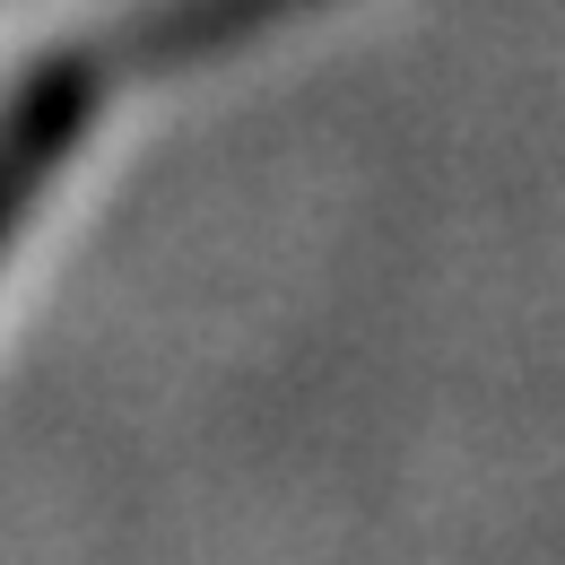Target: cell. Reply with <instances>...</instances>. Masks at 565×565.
<instances>
[{
  "mask_svg": "<svg viewBox=\"0 0 565 565\" xmlns=\"http://www.w3.org/2000/svg\"><path fill=\"white\" fill-rule=\"evenodd\" d=\"M305 0H183L140 35L96 44V53H62L0 96V322L18 313V287L62 244L78 192L114 166L122 122L148 87L183 62H226L244 35L279 26Z\"/></svg>",
  "mask_w": 565,
  "mask_h": 565,
  "instance_id": "6da1fadb",
  "label": "cell"
}]
</instances>
